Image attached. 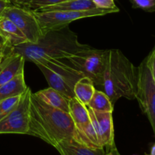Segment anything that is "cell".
Here are the masks:
<instances>
[{"instance_id":"1","label":"cell","mask_w":155,"mask_h":155,"mask_svg":"<svg viewBox=\"0 0 155 155\" xmlns=\"http://www.w3.org/2000/svg\"><path fill=\"white\" fill-rule=\"evenodd\" d=\"M27 135L55 147L63 140L75 138L76 129L70 114L48 105L32 92Z\"/></svg>"},{"instance_id":"2","label":"cell","mask_w":155,"mask_h":155,"mask_svg":"<svg viewBox=\"0 0 155 155\" xmlns=\"http://www.w3.org/2000/svg\"><path fill=\"white\" fill-rule=\"evenodd\" d=\"M87 45L78 41L77 33L66 27L61 30H51L44 33L37 42H24L11 46L9 50L20 54L25 61L36 62L48 59H65L80 49L86 48Z\"/></svg>"},{"instance_id":"3","label":"cell","mask_w":155,"mask_h":155,"mask_svg":"<svg viewBox=\"0 0 155 155\" xmlns=\"http://www.w3.org/2000/svg\"><path fill=\"white\" fill-rule=\"evenodd\" d=\"M139 69L119 49H108L103 76V91L112 104L119 98L136 99Z\"/></svg>"},{"instance_id":"4","label":"cell","mask_w":155,"mask_h":155,"mask_svg":"<svg viewBox=\"0 0 155 155\" xmlns=\"http://www.w3.org/2000/svg\"><path fill=\"white\" fill-rule=\"evenodd\" d=\"M47 80L49 87L55 89L68 100L74 98L75 83L84 77L72 65L64 63L61 59H48L36 62Z\"/></svg>"},{"instance_id":"5","label":"cell","mask_w":155,"mask_h":155,"mask_svg":"<svg viewBox=\"0 0 155 155\" xmlns=\"http://www.w3.org/2000/svg\"><path fill=\"white\" fill-rule=\"evenodd\" d=\"M108 49H96L88 45L67 57L66 60L84 77L93 82L95 86L102 87L103 76Z\"/></svg>"},{"instance_id":"6","label":"cell","mask_w":155,"mask_h":155,"mask_svg":"<svg viewBox=\"0 0 155 155\" xmlns=\"http://www.w3.org/2000/svg\"><path fill=\"white\" fill-rule=\"evenodd\" d=\"M36 16L42 34L51 30H61L68 27L76 20L92 17L103 16L110 13L119 12L118 8L114 9L93 8L86 11H51V12H36L33 11Z\"/></svg>"},{"instance_id":"7","label":"cell","mask_w":155,"mask_h":155,"mask_svg":"<svg viewBox=\"0 0 155 155\" xmlns=\"http://www.w3.org/2000/svg\"><path fill=\"white\" fill-rule=\"evenodd\" d=\"M138 69L139 79L136 99L139 102L142 111L148 117L155 137V83L146 58L144 59Z\"/></svg>"},{"instance_id":"8","label":"cell","mask_w":155,"mask_h":155,"mask_svg":"<svg viewBox=\"0 0 155 155\" xmlns=\"http://www.w3.org/2000/svg\"><path fill=\"white\" fill-rule=\"evenodd\" d=\"M69 110L76 129L75 139L89 147L101 148L91 121L87 106L74 97L69 100Z\"/></svg>"},{"instance_id":"9","label":"cell","mask_w":155,"mask_h":155,"mask_svg":"<svg viewBox=\"0 0 155 155\" xmlns=\"http://www.w3.org/2000/svg\"><path fill=\"white\" fill-rule=\"evenodd\" d=\"M31 93V89L27 87L18 106L0 120V134H28Z\"/></svg>"},{"instance_id":"10","label":"cell","mask_w":155,"mask_h":155,"mask_svg":"<svg viewBox=\"0 0 155 155\" xmlns=\"http://www.w3.org/2000/svg\"><path fill=\"white\" fill-rule=\"evenodd\" d=\"M2 16L10 19L24 33L29 42H37L43 36L32 10L10 5L3 11Z\"/></svg>"},{"instance_id":"11","label":"cell","mask_w":155,"mask_h":155,"mask_svg":"<svg viewBox=\"0 0 155 155\" xmlns=\"http://www.w3.org/2000/svg\"><path fill=\"white\" fill-rule=\"evenodd\" d=\"M91 121L101 148L107 150L115 146L113 112H101L87 107Z\"/></svg>"},{"instance_id":"12","label":"cell","mask_w":155,"mask_h":155,"mask_svg":"<svg viewBox=\"0 0 155 155\" xmlns=\"http://www.w3.org/2000/svg\"><path fill=\"white\" fill-rule=\"evenodd\" d=\"M8 46L5 54L0 64V86L24 71V58L21 54L10 51Z\"/></svg>"},{"instance_id":"13","label":"cell","mask_w":155,"mask_h":155,"mask_svg":"<svg viewBox=\"0 0 155 155\" xmlns=\"http://www.w3.org/2000/svg\"><path fill=\"white\" fill-rule=\"evenodd\" d=\"M54 148L61 155H105L104 148H92L75 138H70L59 142Z\"/></svg>"},{"instance_id":"14","label":"cell","mask_w":155,"mask_h":155,"mask_svg":"<svg viewBox=\"0 0 155 155\" xmlns=\"http://www.w3.org/2000/svg\"><path fill=\"white\" fill-rule=\"evenodd\" d=\"M0 34L6 39L11 46L28 42L21 30L5 17H0Z\"/></svg>"},{"instance_id":"15","label":"cell","mask_w":155,"mask_h":155,"mask_svg":"<svg viewBox=\"0 0 155 155\" xmlns=\"http://www.w3.org/2000/svg\"><path fill=\"white\" fill-rule=\"evenodd\" d=\"M27 87L24 80V71H22L12 80L0 86V101L21 95L27 90Z\"/></svg>"},{"instance_id":"16","label":"cell","mask_w":155,"mask_h":155,"mask_svg":"<svg viewBox=\"0 0 155 155\" xmlns=\"http://www.w3.org/2000/svg\"><path fill=\"white\" fill-rule=\"evenodd\" d=\"M96 8L92 0H67L55 5L45 6L37 9L36 12L51 11H86Z\"/></svg>"},{"instance_id":"17","label":"cell","mask_w":155,"mask_h":155,"mask_svg":"<svg viewBox=\"0 0 155 155\" xmlns=\"http://www.w3.org/2000/svg\"><path fill=\"white\" fill-rule=\"evenodd\" d=\"M36 95L48 105L69 114V100L51 87L36 92Z\"/></svg>"},{"instance_id":"18","label":"cell","mask_w":155,"mask_h":155,"mask_svg":"<svg viewBox=\"0 0 155 155\" xmlns=\"http://www.w3.org/2000/svg\"><path fill=\"white\" fill-rule=\"evenodd\" d=\"M95 90V86L93 82L89 77H83L74 85V96L83 104L87 105Z\"/></svg>"},{"instance_id":"19","label":"cell","mask_w":155,"mask_h":155,"mask_svg":"<svg viewBox=\"0 0 155 155\" xmlns=\"http://www.w3.org/2000/svg\"><path fill=\"white\" fill-rule=\"evenodd\" d=\"M87 107L101 112H113L114 104L107 94L101 90L95 89Z\"/></svg>"},{"instance_id":"20","label":"cell","mask_w":155,"mask_h":155,"mask_svg":"<svg viewBox=\"0 0 155 155\" xmlns=\"http://www.w3.org/2000/svg\"><path fill=\"white\" fill-rule=\"evenodd\" d=\"M21 95L11 97L0 101V120L5 117L19 104Z\"/></svg>"},{"instance_id":"21","label":"cell","mask_w":155,"mask_h":155,"mask_svg":"<svg viewBox=\"0 0 155 155\" xmlns=\"http://www.w3.org/2000/svg\"><path fill=\"white\" fill-rule=\"evenodd\" d=\"M133 8H140L147 12H155V0H130Z\"/></svg>"},{"instance_id":"22","label":"cell","mask_w":155,"mask_h":155,"mask_svg":"<svg viewBox=\"0 0 155 155\" xmlns=\"http://www.w3.org/2000/svg\"><path fill=\"white\" fill-rule=\"evenodd\" d=\"M64 1H67V0H32L31 2L26 8H28L32 11H36L41 8L51 5H55Z\"/></svg>"},{"instance_id":"23","label":"cell","mask_w":155,"mask_h":155,"mask_svg":"<svg viewBox=\"0 0 155 155\" xmlns=\"http://www.w3.org/2000/svg\"><path fill=\"white\" fill-rule=\"evenodd\" d=\"M96 8L101 9L117 8L115 0H92Z\"/></svg>"},{"instance_id":"24","label":"cell","mask_w":155,"mask_h":155,"mask_svg":"<svg viewBox=\"0 0 155 155\" xmlns=\"http://www.w3.org/2000/svg\"><path fill=\"white\" fill-rule=\"evenodd\" d=\"M147 64H148V66L149 68L150 71H151V74L152 75V78L154 80V82L155 83V49L151 51V52L148 55V57L146 58Z\"/></svg>"},{"instance_id":"25","label":"cell","mask_w":155,"mask_h":155,"mask_svg":"<svg viewBox=\"0 0 155 155\" xmlns=\"http://www.w3.org/2000/svg\"><path fill=\"white\" fill-rule=\"evenodd\" d=\"M11 4L14 5L19 6V7L27 8L29 5L32 0H8Z\"/></svg>"},{"instance_id":"26","label":"cell","mask_w":155,"mask_h":155,"mask_svg":"<svg viewBox=\"0 0 155 155\" xmlns=\"http://www.w3.org/2000/svg\"><path fill=\"white\" fill-rule=\"evenodd\" d=\"M10 5L12 4L8 0H0V17L2 16L3 11L5 9V8H7Z\"/></svg>"},{"instance_id":"27","label":"cell","mask_w":155,"mask_h":155,"mask_svg":"<svg viewBox=\"0 0 155 155\" xmlns=\"http://www.w3.org/2000/svg\"><path fill=\"white\" fill-rule=\"evenodd\" d=\"M8 46H11V45H9V44H6V45H3V46H2L1 48H0V64H1L3 58H4L5 54L6 49H7Z\"/></svg>"},{"instance_id":"28","label":"cell","mask_w":155,"mask_h":155,"mask_svg":"<svg viewBox=\"0 0 155 155\" xmlns=\"http://www.w3.org/2000/svg\"><path fill=\"white\" fill-rule=\"evenodd\" d=\"M105 155H121L119 153V151H118V150L117 149L116 147H113V148H111L110 149H109L108 151H107V152L106 153Z\"/></svg>"},{"instance_id":"29","label":"cell","mask_w":155,"mask_h":155,"mask_svg":"<svg viewBox=\"0 0 155 155\" xmlns=\"http://www.w3.org/2000/svg\"><path fill=\"white\" fill-rule=\"evenodd\" d=\"M6 44H8V42L6 41V39H5L1 34H0V48H1L2 46H3V45H6Z\"/></svg>"},{"instance_id":"30","label":"cell","mask_w":155,"mask_h":155,"mask_svg":"<svg viewBox=\"0 0 155 155\" xmlns=\"http://www.w3.org/2000/svg\"><path fill=\"white\" fill-rule=\"evenodd\" d=\"M146 155H155V143L152 145L151 148V151H150L149 154H146Z\"/></svg>"},{"instance_id":"31","label":"cell","mask_w":155,"mask_h":155,"mask_svg":"<svg viewBox=\"0 0 155 155\" xmlns=\"http://www.w3.org/2000/svg\"><path fill=\"white\" fill-rule=\"evenodd\" d=\"M154 49H155V48H154Z\"/></svg>"}]
</instances>
